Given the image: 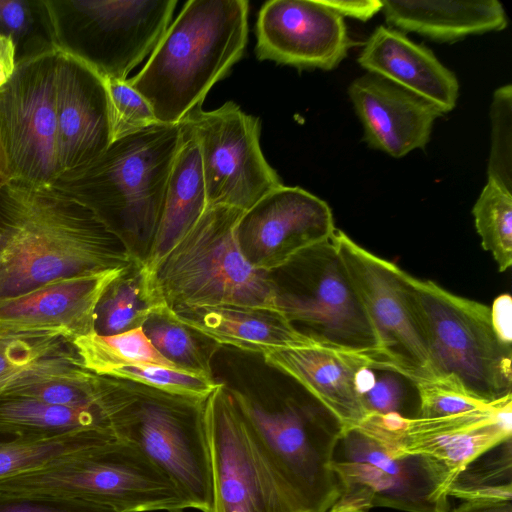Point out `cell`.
Here are the masks:
<instances>
[{
  "instance_id": "cell-47",
  "label": "cell",
  "mask_w": 512,
  "mask_h": 512,
  "mask_svg": "<svg viewBox=\"0 0 512 512\" xmlns=\"http://www.w3.org/2000/svg\"><path fill=\"white\" fill-rule=\"evenodd\" d=\"M15 438H17V436L0 431V442L9 441Z\"/></svg>"
},
{
  "instance_id": "cell-19",
  "label": "cell",
  "mask_w": 512,
  "mask_h": 512,
  "mask_svg": "<svg viewBox=\"0 0 512 512\" xmlns=\"http://www.w3.org/2000/svg\"><path fill=\"white\" fill-rule=\"evenodd\" d=\"M55 107L61 175L93 161L113 137L104 80L82 61L58 49Z\"/></svg>"
},
{
  "instance_id": "cell-5",
  "label": "cell",
  "mask_w": 512,
  "mask_h": 512,
  "mask_svg": "<svg viewBox=\"0 0 512 512\" xmlns=\"http://www.w3.org/2000/svg\"><path fill=\"white\" fill-rule=\"evenodd\" d=\"M257 447L298 512H328L338 488L331 463L342 423L301 387L259 398L228 388Z\"/></svg>"
},
{
  "instance_id": "cell-10",
  "label": "cell",
  "mask_w": 512,
  "mask_h": 512,
  "mask_svg": "<svg viewBox=\"0 0 512 512\" xmlns=\"http://www.w3.org/2000/svg\"><path fill=\"white\" fill-rule=\"evenodd\" d=\"M55 47L102 79L126 80L169 26L176 0H44Z\"/></svg>"
},
{
  "instance_id": "cell-22",
  "label": "cell",
  "mask_w": 512,
  "mask_h": 512,
  "mask_svg": "<svg viewBox=\"0 0 512 512\" xmlns=\"http://www.w3.org/2000/svg\"><path fill=\"white\" fill-rule=\"evenodd\" d=\"M127 267L58 279L0 300V327L55 330L73 340L92 334L100 297Z\"/></svg>"
},
{
  "instance_id": "cell-17",
  "label": "cell",
  "mask_w": 512,
  "mask_h": 512,
  "mask_svg": "<svg viewBox=\"0 0 512 512\" xmlns=\"http://www.w3.org/2000/svg\"><path fill=\"white\" fill-rule=\"evenodd\" d=\"M335 230L325 201L300 187L282 185L243 213L237 237L248 262L273 273L302 251L329 240Z\"/></svg>"
},
{
  "instance_id": "cell-18",
  "label": "cell",
  "mask_w": 512,
  "mask_h": 512,
  "mask_svg": "<svg viewBox=\"0 0 512 512\" xmlns=\"http://www.w3.org/2000/svg\"><path fill=\"white\" fill-rule=\"evenodd\" d=\"M256 56L299 69L331 70L353 41L343 18L321 0H270L256 21Z\"/></svg>"
},
{
  "instance_id": "cell-32",
  "label": "cell",
  "mask_w": 512,
  "mask_h": 512,
  "mask_svg": "<svg viewBox=\"0 0 512 512\" xmlns=\"http://www.w3.org/2000/svg\"><path fill=\"white\" fill-rule=\"evenodd\" d=\"M117 439L97 431L49 437H17L0 442V479L42 468L69 453Z\"/></svg>"
},
{
  "instance_id": "cell-44",
  "label": "cell",
  "mask_w": 512,
  "mask_h": 512,
  "mask_svg": "<svg viewBox=\"0 0 512 512\" xmlns=\"http://www.w3.org/2000/svg\"><path fill=\"white\" fill-rule=\"evenodd\" d=\"M446 512H512L511 501H463Z\"/></svg>"
},
{
  "instance_id": "cell-28",
  "label": "cell",
  "mask_w": 512,
  "mask_h": 512,
  "mask_svg": "<svg viewBox=\"0 0 512 512\" xmlns=\"http://www.w3.org/2000/svg\"><path fill=\"white\" fill-rule=\"evenodd\" d=\"M131 390L111 407L76 408L30 398L0 396V431L17 437H49L81 431L115 436L113 415Z\"/></svg>"
},
{
  "instance_id": "cell-21",
  "label": "cell",
  "mask_w": 512,
  "mask_h": 512,
  "mask_svg": "<svg viewBox=\"0 0 512 512\" xmlns=\"http://www.w3.org/2000/svg\"><path fill=\"white\" fill-rule=\"evenodd\" d=\"M265 363L294 380L324 405L344 429L368 419L360 394L366 369L379 366L373 359L320 345L281 349L262 355Z\"/></svg>"
},
{
  "instance_id": "cell-40",
  "label": "cell",
  "mask_w": 512,
  "mask_h": 512,
  "mask_svg": "<svg viewBox=\"0 0 512 512\" xmlns=\"http://www.w3.org/2000/svg\"><path fill=\"white\" fill-rule=\"evenodd\" d=\"M404 377L386 369H367L361 379L360 394L368 416L405 414L407 390Z\"/></svg>"
},
{
  "instance_id": "cell-24",
  "label": "cell",
  "mask_w": 512,
  "mask_h": 512,
  "mask_svg": "<svg viewBox=\"0 0 512 512\" xmlns=\"http://www.w3.org/2000/svg\"><path fill=\"white\" fill-rule=\"evenodd\" d=\"M170 311L179 322L217 345L243 351L263 355L274 350L318 345L277 310L215 306Z\"/></svg>"
},
{
  "instance_id": "cell-3",
  "label": "cell",
  "mask_w": 512,
  "mask_h": 512,
  "mask_svg": "<svg viewBox=\"0 0 512 512\" xmlns=\"http://www.w3.org/2000/svg\"><path fill=\"white\" fill-rule=\"evenodd\" d=\"M249 2L189 0L128 84L150 105L157 121L179 124L202 107L209 90L245 51Z\"/></svg>"
},
{
  "instance_id": "cell-12",
  "label": "cell",
  "mask_w": 512,
  "mask_h": 512,
  "mask_svg": "<svg viewBox=\"0 0 512 512\" xmlns=\"http://www.w3.org/2000/svg\"><path fill=\"white\" fill-rule=\"evenodd\" d=\"M57 48L16 64L0 88V183L51 187L57 156Z\"/></svg>"
},
{
  "instance_id": "cell-16",
  "label": "cell",
  "mask_w": 512,
  "mask_h": 512,
  "mask_svg": "<svg viewBox=\"0 0 512 512\" xmlns=\"http://www.w3.org/2000/svg\"><path fill=\"white\" fill-rule=\"evenodd\" d=\"M366 421L399 451L430 460L450 490L470 463L511 439L512 396L482 409L449 416H370Z\"/></svg>"
},
{
  "instance_id": "cell-6",
  "label": "cell",
  "mask_w": 512,
  "mask_h": 512,
  "mask_svg": "<svg viewBox=\"0 0 512 512\" xmlns=\"http://www.w3.org/2000/svg\"><path fill=\"white\" fill-rule=\"evenodd\" d=\"M0 491L71 499L114 512H179L190 508L174 484L144 454L118 439L0 479Z\"/></svg>"
},
{
  "instance_id": "cell-26",
  "label": "cell",
  "mask_w": 512,
  "mask_h": 512,
  "mask_svg": "<svg viewBox=\"0 0 512 512\" xmlns=\"http://www.w3.org/2000/svg\"><path fill=\"white\" fill-rule=\"evenodd\" d=\"M381 10L387 23L397 30L440 42L500 31L507 26L505 10L497 0H384Z\"/></svg>"
},
{
  "instance_id": "cell-49",
  "label": "cell",
  "mask_w": 512,
  "mask_h": 512,
  "mask_svg": "<svg viewBox=\"0 0 512 512\" xmlns=\"http://www.w3.org/2000/svg\"><path fill=\"white\" fill-rule=\"evenodd\" d=\"M181 512V511H180Z\"/></svg>"
},
{
  "instance_id": "cell-46",
  "label": "cell",
  "mask_w": 512,
  "mask_h": 512,
  "mask_svg": "<svg viewBox=\"0 0 512 512\" xmlns=\"http://www.w3.org/2000/svg\"><path fill=\"white\" fill-rule=\"evenodd\" d=\"M328 512H365L362 510L352 509V508H331Z\"/></svg>"
},
{
  "instance_id": "cell-30",
  "label": "cell",
  "mask_w": 512,
  "mask_h": 512,
  "mask_svg": "<svg viewBox=\"0 0 512 512\" xmlns=\"http://www.w3.org/2000/svg\"><path fill=\"white\" fill-rule=\"evenodd\" d=\"M73 343L83 366L99 376L109 377L113 371L130 366L179 370L154 348L142 327L110 336L92 333L75 338Z\"/></svg>"
},
{
  "instance_id": "cell-34",
  "label": "cell",
  "mask_w": 512,
  "mask_h": 512,
  "mask_svg": "<svg viewBox=\"0 0 512 512\" xmlns=\"http://www.w3.org/2000/svg\"><path fill=\"white\" fill-rule=\"evenodd\" d=\"M511 439L470 463L456 477L449 497L463 501H511Z\"/></svg>"
},
{
  "instance_id": "cell-8",
  "label": "cell",
  "mask_w": 512,
  "mask_h": 512,
  "mask_svg": "<svg viewBox=\"0 0 512 512\" xmlns=\"http://www.w3.org/2000/svg\"><path fill=\"white\" fill-rule=\"evenodd\" d=\"M332 237L273 272L278 309L318 345L365 355L385 369L378 334Z\"/></svg>"
},
{
  "instance_id": "cell-36",
  "label": "cell",
  "mask_w": 512,
  "mask_h": 512,
  "mask_svg": "<svg viewBox=\"0 0 512 512\" xmlns=\"http://www.w3.org/2000/svg\"><path fill=\"white\" fill-rule=\"evenodd\" d=\"M109 377L195 401L205 400L221 384L214 378L156 366L123 367L113 371Z\"/></svg>"
},
{
  "instance_id": "cell-39",
  "label": "cell",
  "mask_w": 512,
  "mask_h": 512,
  "mask_svg": "<svg viewBox=\"0 0 512 512\" xmlns=\"http://www.w3.org/2000/svg\"><path fill=\"white\" fill-rule=\"evenodd\" d=\"M413 385L418 395V412L415 417H443L482 409L493 404L471 396L458 384L445 378Z\"/></svg>"
},
{
  "instance_id": "cell-43",
  "label": "cell",
  "mask_w": 512,
  "mask_h": 512,
  "mask_svg": "<svg viewBox=\"0 0 512 512\" xmlns=\"http://www.w3.org/2000/svg\"><path fill=\"white\" fill-rule=\"evenodd\" d=\"M490 309L496 333L504 343L512 345V300L510 295L498 296Z\"/></svg>"
},
{
  "instance_id": "cell-2",
  "label": "cell",
  "mask_w": 512,
  "mask_h": 512,
  "mask_svg": "<svg viewBox=\"0 0 512 512\" xmlns=\"http://www.w3.org/2000/svg\"><path fill=\"white\" fill-rule=\"evenodd\" d=\"M182 140L181 123L154 124L115 139L101 155L61 174L51 187L88 207L143 264Z\"/></svg>"
},
{
  "instance_id": "cell-4",
  "label": "cell",
  "mask_w": 512,
  "mask_h": 512,
  "mask_svg": "<svg viewBox=\"0 0 512 512\" xmlns=\"http://www.w3.org/2000/svg\"><path fill=\"white\" fill-rule=\"evenodd\" d=\"M243 211L208 206L192 228L149 271L150 292L159 306H237L277 310L271 273L253 267L239 245ZM143 265V264H142Z\"/></svg>"
},
{
  "instance_id": "cell-35",
  "label": "cell",
  "mask_w": 512,
  "mask_h": 512,
  "mask_svg": "<svg viewBox=\"0 0 512 512\" xmlns=\"http://www.w3.org/2000/svg\"><path fill=\"white\" fill-rule=\"evenodd\" d=\"M472 214L483 249L490 252L498 270L512 265V193L487 181Z\"/></svg>"
},
{
  "instance_id": "cell-23",
  "label": "cell",
  "mask_w": 512,
  "mask_h": 512,
  "mask_svg": "<svg viewBox=\"0 0 512 512\" xmlns=\"http://www.w3.org/2000/svg\"><path fill=\"white\" fill-rule=\"evenodd\" d=\"M362 68L421 97L442 114L456 105L459 84L426 46L411 41L401 31L379 26L358 56Z\"/></svg>"
},
{
  "instance_id": "cell-45",
  "label": "cell",
  "mask_w": 512,
  "mask_h": 512,
  "mask_svg": "<svg viewBox=\"0 0 512 512\" xmlns=\"http://www.w3.org/2000/svg\"><path fill=\"white\" fill-rule=\"evenodd\" d=\"M16 67L13 43L0 36V88L10 79Z\"/></svg>"
},
{
  "instance_id": "cell-20",
  "label": "cell",
  "mask_w": 512,
  "mask_h": 512,
  "mask_svg": "<svg viewBox=\"0 0 512 512\" xmlns=\"http://www.w3.org/2000/svg\"><path fill=\"white\" fill-rule=\"evenodd\" d=\"M348 94L368 145L395 158L423 149L442 115L431 103L372 73L355 79Z\"/></svg>"
},
{
  "instance_id": "cell-13",
  "label": "cell",
  "mask_w": 512,
  "mask_h": 512,
  "mask_svg": "<svg viewBox=\"0 0 512 512\" xmlns=\"http://www.w3.org/2000/svg\"><path fill=\"white\" fill-rule=\"evenodd\" d=\"M182 123L194 137L208 206L246 212L283 183L263 155L261 122L235 102L194 109Z\"/></svg>"
},
{
  "instance_id": "cell-11",
  "label": "cell",
  "mask_w": 512,
  "mask_h": 512,
  "mask_svg": "<svg viewBox=\"0 0 512 512\" xmlns=\"http://www.w3.org/2000/svg\"><path fill=\"white\" fill-rule=\"evenodd\" d=\"M331 469L338 498L334 507L366 511L446 512L449 486L427 458L399 451L371 423L344 429Z\"/></svg>"
},
{
  "instance_id": "cell-14",
  "label": "cell",
  "mask_w": 512,
  "mask_h": 512,
  "mask_svg": "<svg viewBox=\"0 0 512 512\" xmlns=\"http://www.w3.org/2000/svg\"><path fill=\"white\" fill-rule=\"evenodd\" d=\"M333 240L380 339L385 369L412 384L434 380L408 273L336 229Z\"/></svg>"
},
{
  "instance_id": "cell-41",
  "label": "cell",
  "mask_w": 512,
  "mask_h": 512,
  "mask_svg": "<svg viewBox=\"0 0 512 512\" xmlns=\"http://www.w3.org/2000/svg\"><path fill=\"white\" fill-rule=\"evenodd\" d=\"M0 512H114L89 503L33 493L0 491Z\"/></svg>"
},
{
  "instance_id": "cell-37",
  "label": "cell",
  "mask_w": 512,
  "mask_h": 512,
  "mask_svg": "<svg viewBox=\"0 0 512 512\" xmlns=\"http://www.w3.org/2000/svg\"><path fill=\"white\" fill-rule=\"evenodd\" d=\"M491 148L487 175L491 181L512 193V86L499 87L490 108Z\"/></svg>"
},
{
  "instance_id": "cell-9",
  "label": "cell",
  "mask_w": 512,
  "mask_h": 512,
  "mask_svg": "<svg viewBox=\"0 0 512 512\" xmlns=\"http://www.w3.org/2000/svg\"><path fill=\"white\" fill-rule=\"evenodd\" d=\"M205 400L180 398L136 384L114 413L113 430L118 440L137 448L174 484L190 508L212 512Z\"/></svg>"
},
{
  "instance_id": "cell-27",
  "label": "cell",
  "mask_w": 512,
  "mask_h": 512,
  "mask_svg": "<svg viewBox=\"0 0 512 512\" xmlns=\"http://www.w3.org/2000/svg\"><path fill=\"white\" fill-rule=\"evenodd\" d=\"M181 125L183 140L170 172L160 222L143 263L147 271L182 239L207 208L198 147L189 130Z\"/></svg>"
},
{
  "instance_id": "cell-7",
  "label": "cell",
  "mask_w": 512,
  "mask_h": 512,
  "mask_svg": "<svg viewBox=\"0 0 512 512\" xmlns=\"http://www.w3.org/2000/svg\"><path fill=\"white\" fill-rule=\"evenodd\" d=\"M436 378L495 403L512 396L511 345L496 333L487 305L408 274Z\"/></svg>"
},
{
  "instance_id": "cell-1",
  "label": "cell",
  "mask_w": 512,
  "mask_h": 512,
  "mask_svg": "<svg viewBox=\"0 0 512 512\" xmlns=\"http://www.w3.org/2000/svg\"><path fill=\"white\" fill-rule=\"evenodd\" d=\"M134 261L88 207L54 187H0V300Z\"/></svg>"
},
{
  "instance_id": "cell-29",
  "label": "cell",
  "mask_w": 512,
  "mask_h": 512,
  "mask_svg": "<svg viewBox=\"0 0 512 512\" xmlns=\"http://www.w3.org/2000/svg\"><path fill=\"white\" fill-rule=\"evenodd\" d=\"M160 307L150 292L142 263L134 261L100 297L95 308L94 333L110 336L140 328Z\"/></svg>"
},
{
  "instance_id": "cell-42",
  "label": "cell",
  "mask_w": 512,
  "mask_h": 512,
  "mask_svg": "<svg viewBox=\"0 0 512 512\" xmlns=\"http://www.w3.org/2000/svg\"><path fill=\"white\" fill-rule=\"evenodd\" d=\"M342 18L367 21L382 9L380 0H321Z\"/></svg>"
},
{
  "instance_id": "cell-48",
  "label": "cell",
  "mask_w": 512,
  "mask_h": 512,
  "mask_svg": "<svg viewBox=\"0 0 512 512\" xmlns=\"http://www.w3.org/2000/svg\"><path fill=\"white\" fill-rule=\"evenodd\" d=\"M1 186H2V185H1V183H0V187H1Z\"/></svg>"
},
{
  "instance_id": "cell-31",
  "label": "cell",
  "mask_w": 512,
  "mask_h": 512,
  "mask_svg": "<svg viewBox=\"0 0 512 512\" xmlns=\"http://www.w3.org/2000/svg\"><path fill=\"white\" fill-rule=\"evenodd\" d=\"M154 348L179 370L214 378L211 341L175 319L163 306L153 311L142 326Z\"/></svg>"
},
{
  "instance_id": "cell-15",
  "label": "cell",
  "mask_w": 512,
  "mask_h": 512,
  "mask_svg": "<svg viewBox=\"0 0 512 512\" xmlns=\"http://www.w3.org/2000/svg\"><path fill=\"white\" fill-rule=\"evenodd\" d=\"M212 512H298L257 447L228 387L205 400Z\"/></svg>"
},
{
  "instance_id": "cell-38",
  "label": "cell",
  "mask_w": 512,
  "mask_h": 512,
  "mask_svg": "<svg viewBox=\"0 0 512 512\" xmlns=\"http://www.w3.org/2000/svg\"><path fill=\"white\" fill-rule=\"evenodd\" d=\"M113 141L159 123L147 101L126 80L103 79Z\"/></svg>"
},
{
  "instance_id": "cell-25",
  "label": "cell",
  "mask_w": 512,
  "mask_h": 512,
  "mask_svg": "<svg viewBox=\"0 0 512 512\" xmlns=\"http://www.w3.org/2000/svg\"><path fill=\"white\" fill-rule=\"evenodd\" d=\"M92 374L65 333L0 327V396L30 385Z\"/></svg>"
},
{
  "instance_id": "cell-33",
  "label": "cell",
  "mask_w": 512,
  "mask_h": 512,
  "mask_svg": "<svg viewBox=\"0 0 512 512\" xmlns=\"http://www.w3.org/2000/svg\"><path fill=\"white\" fill-rule=\"evenodd\" d=\"M0 36L13 43L16 64L56 48L44 0H0Z\"/></svg>"
}]
</instances>
